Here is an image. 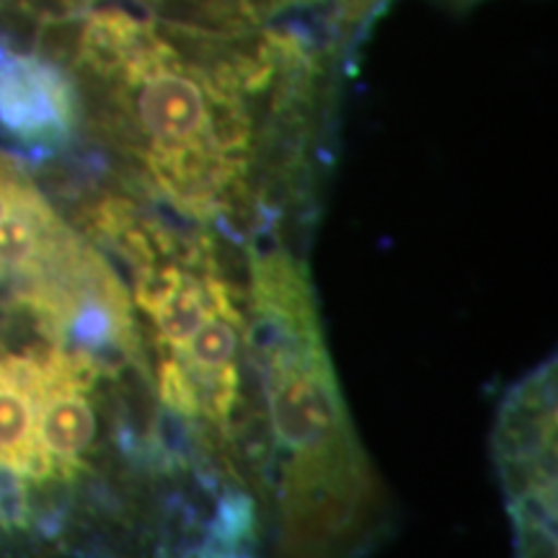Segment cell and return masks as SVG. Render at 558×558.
<instances>
[{
	"mask_svg": "<svg viewBox=\"0 0 558 558\" xmlns=\"http://www.w3.org/2000/svg\"><path fill=\"white\" fill-rule=\"evenodd\" d=\"M251 269L248 341L279 450L284 541L298 556L344 548L380 507V486L341 399L303 267L284 251H269Z\"/></svg>",
	"mask_w": 558,
	"mask_h": 558,
	"instance_id": "obj_2",
	"label": "cell"
},
{
	"mask_svg": "<svg viewBox=\"0 0 558 558\" xmlns=\"http://www.w3.org/2000/svg\"><path fill=\"white\" fill-rule=\"evenodd\" d=\"M448 3H456V5H465V3H473V0H448Z\"/></svg>",
	"mask_w": 558,
	"mask_h": 558,
	"instance_id": "obj_6",
	"label": "cell"
},
{
	"mask_svg": "<svg viewBox=\"0 0 558 558\" xmlns=\"http://www.w3.org/2000/svg\"><path fill=\"white\" fill-rule=\"evenodd\" d=\"M0 128L34 150H60L78 135L73 83L41 47L0 45Z\"/></svg>",
	"mask_w": 558,
	"mask_h": 558,
	"instance_id": "obj_4",
	"label": "cell"
},
{
	"mask_svg": "<svg viewBox=\"0 0 558 558\" xmlns=\"http://www.w3.org/2000/svg\"><path fill=\"white\" fill-rule=\"evenodd\" d=\"M68 24L50 54L120 190L202 226L262 220L303 194L344 47L300 26L120 5Z\"/></svg>",
	"mask_w": 558,
	"mask_h": 558,
	"instance_id": "obj_1",
	"label": "cell"
},
{
	"mask_svg": "<svg viewBox=\"0 0 558 558\" xmlns=\"http://www.w3.org/2000/svg\"><path fill=\"white\" fill-rule=\"evenodd\" d=\"M233 558H246V556H233Z\"/></svg>",
	"mask_w": 558,
	"mask_h": 558,
	"instance_id": "obj_7",
	"label": "cell"
},
{
	"mask_svg": "<svg viewBox=\"0 0 558 558\" xmlns=\"http://www.w3.org/2000/svg\"><path fill=\"white\" fill-rule=\"evenodd\" d=\"M0 313L75 341L132 320V300L96 251L16 158L0 150Z\"/></svg>",
	"mask_w": 558,
	"mask_h": 558,
	"instance_id": "obj_3",
	"label": "cell"
},
{
	"mask_svg": "<svg viewBox=\"0 0 558 558\" xmlns=\"http://www.w3.org/2000/svg\"><path fill=\"white\" fill-rule=\"evenodd\" d=\"M383 0H190V21L230 26H300L347 47Z\"/></svg>",
	"mask_w": 558,
	"mask_h": 558,
	"instance_id": "obj_5",
	"label": "cell"
}]
</instances>
